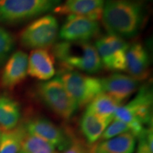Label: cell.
Returning a JSON list of instances; mask_svg holds the SVG:
<instances>
[{
    "instance_id": "6da1fadb",
    "label": "cell",
    "mask_w": 153,
    "mask_h": 153,
    "mask_svg": "<svg viewBox=\"0 0 153 153\" xmlns=\"http://www.w3.org/2000/svg\"><path fill=\"white\" fill-rule=\"evenodd\" d=\"M145 9L131 0H106L103 7V24L108 34L121 38L134 37L145 22Z\"/></svg>"
},
{
    "instance_id": "7a4b0ae2",
    "label": "cell",
    "mask_w": 153,
    "mask_h": 153,
    "mask_svg": "<svg viewBox=\"0 0 153 153\" xmlns=\"http://www.w3.org/2000/svg\"><path fill=\"white\" fill-rule=\"evenodd\" d=\"M52 55L62 70H76L94 74L103 68L97 49L89 42H59L53 45Z\"/></svg>"
},
{
    "instance_id": "3957f363",
    "label": "cell",
    "mask_w": 153,
    "mask_h": 153,
    "mask_svg": "<svg viewBox=\"0 0 153 153\" xmlns=\"http://www.w3.org/2000/svg\"><path fill=\"white\" fill-rule=\"evenodd\" d=\"M114 118L128 124L137 137L147 128L146 126H152V91L150 86L140 88L131 101L116 109Z\"/></svg>"
},
{
    "instance_id": "277c9868",
    "label": "cell",
    "mask_w": 153,
    "mask_h": 153,
    "mask_svg": "<svg viewBox=\"0 0 153 153\" xmlns=\"http://www.w3.org/2000/svg\"><path fill=\"white\" fill-rule=\"evenodd\" d=\"M61 0H0V23L16 24L52 11Z\"/></svg>"
},
{
    "instance_id": "5b68a950",
    "label": "cell",
    "mask_w": 153,
    "mask_h": 153,
    "mask_svg": "<svg viewBox=\"0 0 153 153\" xmlns=\"http://www.w3.org/2000/svg\"><path fill=\"white\" fill-rule=\"evenodd\" d=\"M57 77L77 108L87 106L97 96L103 92L101 79L86 75L76 70H61Z\"/></svg>"
},
{
    "instance_id": "8992f818",
    "label": "cell",
    "mask_w": 153,
    "mask_h": 153,
    "mask_svg": "<svg viewBox=\"0 0 153 153\" xmlns=\"http://www.w3.org/2000/svg\"><path fill=\"white\" fill-rule=\"evenodd\" d=\"M37 93L43 104L64 120H70L78 108L57 76L40 83L37 87Z\"/></svg>"
},
{
    "instance_id": "52a82bcc",
    "label": "cell",
    "mask_w": 153,
    "mask_h": 153,
    "mask_svg": "<svg viewBox=\"0 0 153 153\" xmlns=\"http://www.w3.org/2000/svg\"><path fill=\"white\" fill-rule=\"evenodd\" d=\"M59 35V24L52 15H45L28 24L20 34L23 46L30 49H45L53 45Z\"/></svg>"
},
{
    "instance_id": "ba28073f",
    "label": "cell",
    "mask_w": 153,
    "mask_h": 153,
    "mask_svg": "<svg viewBox=\"0 0 153 153\" xmlns=\"http://www.w3.org/2000/svg\"><path fill=\"white\" fill-rule=\"evenodd\" d=\"M94 46L106 70L126 71V55L129 45L125 40L108 34L99 38Z\"/></svg>"
},
{
    "instance_id": "9c48e42d",
    "label": "cell",
    "mask_w": 153,
    "mask_h": 153,
    "mask_svg": "<svg viewBox=\"0 0 153 153\" xmlns=\"http://www.w3.org/2000/svg\"><path fill=\"white\" fill-rule=\"evenodd\" d=\"M99 33L100 26L97 21L70 15L61 27L59 36L63 41L88 42L97 37Z\"/></svg>"
},
{
    "instance_id": "30bf717a",
    "label": "cell",
    "mask_w": 153,
    "mask_h": 153,
    "mask_svg": "<svg viewBox=\"0 0 153 153\" xmlns=\"http://www.w3.org/2000/svg\"><path fill=\"white\" fill-rule=\"evenodd\" d=\"M24 128L27 133L43 139L59 150H64L72 141L62 129L43 117L32 118Z\"/></svg>"
},
{
    "instance_id": "8fae6325",
    "label": "cell",
    "mask_w": 153,
    "mask_h": 153,
    "mask_svg": "<svg viewBox=\"0 0 153 153\" xmlns=\"http://www.w3.org/2000/svg\"><path fill=\"white\" fill-rule=\"evenodd\" d=\"M103 92L116 99L121 105L139 87L140 81L131 76L115 73L101 79Z\"/></svg>"
},
{
    "instance_id": "7c38bea8",
    "label": "cell",
    "mask_w": 153,
    "mask_h": 153,
    "mask_svg": "<svg viewBox=\"0 0 153 153\" xmlns=\"http://www.w3.org/2000/svg\"><path fill=\"white\" fill-rule=\"evenodd\" d=\"M105 0H66L53 9L60 15L84 16L91 20H100Z\"/></svg>"
},
{
    "instance_id": "4fadbf2b",
    "label": "cell",
    "mask_w": 153,
    "mask_h": 153,
    "mask_svg": "<svg viewBox=\"0 0 153 153\" xmlns=\"http://www.w3.org/2000/svg\"><path fill=\"white\" fill-rule=\"evenodd\" d=\"M28 55L19 51L13 53L4 65L0 78L1 87L13 89L22 82L27 76Z\"/></svg>"
},
{
    "instance_id": "5bb4252c",
    "label": "cell",
    "mask_w": 153,
    "mask_h": 153,
    "mask_svg": "<svg viewBox=\"0 0 153 153\" xmlns=\"http://www.w3.org/2000/svg\"><path fill=\"white\" fill-rule=\"evenodd\" d=\"M126 71L138 81L145 80L150 75V57L142 43L137 42L128 46L126 55Z\"/></svg>"
},
{
    "instance_id": "9a60e30c",
    "label": "cell",
    "mask_w": 153,
    "mask_h": 153,
    "mask_svg": "<svg viewBox=\"0 0 153 153\" xmlns=\"http://www.w3.org/2000/svg\"><path fill=\"white\" fill-rule=\"evenodd\" d=\"M54 64V57L48 50H33L28 57L27 73L33 78L48 81L55 75Z\"/></svg>"
},
{
    "instance_id": "2e32d148",
    "label": "cell",
    "mask_w": 153,
    "mask_h": 153,
    "mask_svg": "<svg viewBox=\"0 0 153 153\" xmlns=\"http://www.w3.org/2000/svg\"><path fill=\"white\" fill-rule=\"evenodd\" d=\"M113 118H106L86 109L80 120V129L89 145L97 143Z\"/></svg>"
},
{
    "instance_id": "e0dca14e",
    "label": "cell",
    "mask_w": 153,
    "mask_h": 153,
    "mask_svg": "<svg viewBox=\"0 0 153 153\" xmlns=\"http://www.w3.org/2000/svg\"><path fill=\"white\" fill-rule=\"evenodd\" d=\"M137 137L131 132L120 134L104 141L93 144L100 153H133L136 148Z\"/></svg>"
},
{
    "instance_id": "ac0fdd59",
    "label": "cell",
    "mask_w": 153,
    "mask_h": 153,
    "mask_svg": "<svg viewBox=\"0 0 153 153\" xmlns=\"http://www.w3.org/2000/svg\"><path fill=\"white\" fill-rule=\"evenodd\" d=\"M21 117L20 106L16 101L0 95V129L8 131L18 126Z\"/></svg>"
},
{
    "instance_id": "d6986e66",
    "label": "cell",
    "mask_w": 153,
    "mask_h": 153,
    "mask_svg": "<svg viewBox=\"0 0 153 153\" xmlns=\"http://www.w3.org/2000/svg\"><path fill=\"white\" fill-rule=\"evenodd\" d=\"M26 133L24 126H17L13 129L1 131L0 153H19L22 150V141Z\"/></svg>"
},
{
    "instance_id": "ffe728a7",
    "label": "cell",
    "mask_w": 153,
    "mask_h": 153,
    "mask_svg": "<svg viewBox=\"0 0 153 153\" xmlns=\"http://www.w3.org/2000/svg\"><path fill=\"white\" fill-rule=\"evenodd\" d=\"M120 106L121 105L116 99L106 93L101 92L94 99L87 108L101 117L114 119L115 112Z\"/></svg>"
},
{
    "instance_id": "44dd1931",
    "label": "cell",
    "mask_w": 153,
    "mask_h": 153,
    "mask_svg": "<svg viewBox=\"0 0 153 153\" xmlns=\"http://www.w3.org/2000/svg\"><path fill=\"white\" fill-rule=\"evenodd\" d=\"M21 151L25 153H59L51 143L27 132L23 139Z\"/></svg>"
},
{
    "instance_id": "7402d4cb",
    "label": "cell",
    "mask_w": 153,
    "mask_h": 153,
    "mask_svg": "<svg viewBox=\"0 0 153 153\" xmlns=\"http://www.w3.org/2000/svg\"><path fill=\"white\" fill-rule=\"evenodd\" d=\"M127 132L133 133L131 126L122 120L114 118L112 121L107 126L106 128L105 129L98 142L112 138V137L117 136L120 134L127 133Z\"/></svg>"
},
{
    "instance_id": "603a6c76",
    "label": "cell",
    "mask_w": 153,
    "mask_h": 153,
    "mask_svg": "<svg viewBox=\"0 0 153 153\" xmlns=\"http://www.w3.org/2000/svg\"><path fill=\"white\" fill-rule=\"evenodd\" d=\"M14 38L8 30L0 26V65L8 57L14 46Z\"/></svg>"
},
{
    "instance_id": "cb8c5ba5",
    "label": "cell",
    "mask_w": 153,
    "mask_h": 153,
    "mask_svg": "<svg viewBox=\"0 0 153 153\" xmlns=\"http://www.w3.org/2000/svg\"><path fill=\"white\" fill-rule=\"evenodd\" d=\"M63 153H89V149L76 139H72V141L65 149Z\"/></svg>"
},
{
    "instance_id": "d4e9b609",
    "label": "cell",
    "mask_w": 153,
    "mask_h": 153,
    "mask_svg": "<svg viewBox=\"0 0 153 153\" xmlns=\"http://www.w3.org/2000/svg\"><path fill=\"white\" fill-rule=\"evenodd\" d=\"M145 130L137 137V140H138V143H137L135 153H153V150L150 148L146 140Z\"/></svg>"
},
{
    "instance_id": "484cf974",
    "label": "cell",
    "mask_w": 153,
    "mask_h": 153,
    "mask_svg": "<svg viewBox=\"0 0 153 153\" xmlns=\"http://www.w3.org/2000/svg\"><path fill=\"white\" fill-rule=\"evenodd\" d=\"M91 147L89 148V153H100L99 152H97V150H95L94 147L93 145H90Z\"/></svg>"
},
{
    "instance_id": "4316f807",
    "label": "cell",
    "mask_w": 153,
    "mask_h": 153,
    "mask_svg": "<svg viewBox=\"0 0 153 153\" xmlns=\"http://www.w3.org/2000/svg\"><path fill=\"white\" fill-rule=\"evenodd\" d=\"M19 153H25V152H23V151H20V152H19Z\"/></svg>"
},
{
    "instance_id": "83f0119b",
    "label": "cell",
    "mask_w": 153,
    "mask_h": 153,
    "mask_svg": "<svg viewBox=\"0 0 153 153\" xmlns=\"http://www.w3.org/2000/svg\"><path fill=\"white\" fill-rule=\"evenodd\" d=\"M137 1H146V0H137Z\"/></svg>"
},
{
    "instance_id": "f1b7e54d",
    "label": "cell",
    "mask_w": 153,
    "mask_h": 153,
    "mask_svg": "<svg viewBox=\"0 0 153 153\" xmlns=\"http://www.w3.org/2000/svg\"><path fill=\"white\" fill-rule=\"evenodd\" d=\"M1 129H0V135H1Z\"/></svg>"
}]
</instances>
